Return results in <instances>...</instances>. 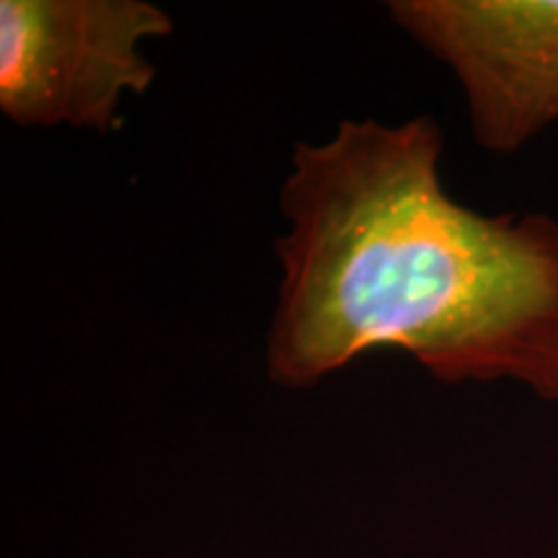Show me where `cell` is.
I'll return each mask as SVG.
<instances>
[{"label":"cell","instance_id":"obj_2","mask_svg":"<svg viewBox=\"0 0 558 558\" xmlns=\"http://www.w3.org/2000/svg\"><path fill=\"white\" fill-rule=\"evenodd\" d=\"M169 34L148 0H0V111L19 128L109 135L124 96L156 81L140 45Z\"/></svg>","mask_w":558,"mask_h":558},{"label":"cell","instance_id":"obj_1","mask_svg":"<svg viewBox=\"0 0 558 558\" xmlns=\"http://www.w3.org/2000/svg\"><path fill=\"white\" fill-rule=\"evenodd\" d=\"M442 150L429 114L298 140L279 190L275 386L311 388L401 349L442 386L512 380L558 407V218L460 205Z\"/></svg>","mask_w":558,"mask_h":558},{"label":"cell","instance_id":"obj_3","mask_svg":"<svg viewBox=\"0 0 558 558\" xmlns=\"http://www.w3.org/2000/svg\"><path fill=\"white\" fill-rule=\"evenodd\" d=\"M388 13L452 70L486 153L514 156L558 120V0H390Z\"/></svg>","mask_w":558,"mask_h":558}]
</instances>
